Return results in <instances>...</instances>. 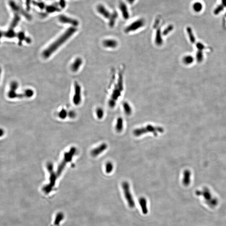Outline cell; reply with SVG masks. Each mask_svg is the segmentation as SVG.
<instances>
[{"instance_id":"obj_24","label":"cell","mask_w":226,"mask_h":226,"mask_svg":"<svg viewBox=\"0 0 226 226\" xmlns=\"http://www.w3.org/2000/svg\"><path fill=\"white\" fill-rule=\"evenodd\" d=\"M120 8L124 17L126 19L128 18V17H129V13H128V9H127L125 5L124 4H122L121 5Z\"/></svg>"},{"instance_id":"obj_36","label":"cell","mask_w":226,"mask_h":226,"mask_svg":"<svg viewBox=\"0 0 226 226\" xmlns=\"http://www.w3.org/2000/svg\"><path fill=\"white\" fill-rule=\"evenodd\" d=\"M31 0H26V9L29 11L30 9V4H31Z\"/></svg>"},{"instance_id":"obj_14","label":"cell","mask_w":226,"mask_h":226,"mask_svg":"<svg viewBox=\"0 0 226 226\" xmlns=\"http://www.w3.org/2000/svg\"><path fill=\"white\" fill-rule=\"evenodd\" d=\"M139 203L141 208L143 214H148V205H147V201L146 198L144 197H141L139 199Z\"/></svg>"},{"instance_id":"obj_42","label":"cell","mask_w":226,"mask_h":226,"mask_svg":"<svg viewBox=\"0 0 226 226\" xmlns=\"http://www.w3.org/2000/svg\"><path fill=\"white\" fill-rule=\"evenodd\" d=\"M3 32H1V31H0V39L3 36Z\"/></svg>"},{"instance_id":"obj_28","label":"cell","mask_w":226,"mask_h":226,"mask_svg":"<svg viewBox=\"0 0 226 226\" xmlns=\"http://www.w3.org/2000/svg\"><path fill=\"white\" fill-rule=\"evenodd\" d=\"M187 30L189 38H190V40H191V43H194L195 41V38H194V35H193L191 28L190 27H188Z\"/></svg>"},{"instance_id":"obj_9","label":"cell","mask_w":226,"mask_h":226,"mask_svg":"<svg viewBox=\"0 0 226 226\" xmlns=\"http://www.w3.org/2000/svg\"><path fill=\"white\" fill-rule=\"evenodd\" d=\"M144 21L143 19H139L133 22L132 24L126 27L125 31L126 33H129L131 31H134L138 30L144 26Z\"/></svg>"},{"instance_id":"obj_10","label":"cell","mask_w":226,"mask_h":226,"mask_svg":"<svg viewBox=\"0 0 226 226\" xmlns=\"http://www.w3.org/2000/svg\"><path fill=\"white\" fill-rule=\"evenodd\" d=\"M96 10L99 14L105 19H109L112 15V13L103 4H98L96 6Z\"/></svg>"},{"instance_id":"obj_29","label":"cell","mask_w":226,"mask_h":226,"mask_svg":"<svg viewBox=\"0 0 226 226\" xmlns=\"http://www.w3.org/2000/svg\"><path fill=\"white\" fill-rule=\"evenodd\" d=\"M96 112L97 116L99 119H101L103 118L104 115V111L101 108H98Z\"/></svg>"},{"instance_id":"obj_22","label":"cell","mask_w":226,"mask_h":226,"mask_svg":"<svg viewBox=\"0 0 226 226\" xmlns=\"http://www.w3.org/2000/svg\"><path fill=\"white\" fill-rule=\"evenodd\" d=\"M193 10L195 12H200L202 10L203 5L200 2H195L193 4Z\"/></svg>"},{"instance_id":"obj_20","label":"cell","mask_w":226,"mask_h":226,"mask_svg":"<svg viewBox=\"0 0 226 226\" xmlns=\"http://www.w3.org/2000/svg\"><path fill=\"white\" fill-rule=\"evenodd\" d=\"M124 111L127 115H130L132 113V109L130 104L127 102H125L123 104Z\"/></svg>"},{"instance_id":"obj_40","label":"cell","mask_w":226,"mask_h":226,"mask_svg":"<svg viewBox=\"0 0 226 226\" xmlns=\"http://www.w3.org/2000/svg\"><path fill=\"white\" fill-rule=\"evenodd\" d=\"M4 134V131L3 129L0 128V137L3 136Z\"/></svg>"},{"instance_id":"obj_26","label":"cell","mask_w":226,"mask_h":226,"mask_svg":"<svg viewBox=\"0 0 226 226\" xmlns=\"http://www.w3.org/2000/svg\"><path fill=\"white\" fill-rule=\"evenodd\" d=\"M193 61V57L190 55L186 56L183 59V62L186 65H189V64L192 63Z\"/></svg>"},{"instance_id":"obj_18","label":"cell","mask_w":226,"mask_h":226,"mask_svg":"<svg viewBox=\"0 0 226 226\" xmlns=\"http://www.w3.org/2000/svg\"><path fill=\"white\" fill-rule=\"evenodd\" d=\"M124 128L123 119L122 117L118 118L116 123V125L115 129L116 132H121L123 130Z\"/></svg>"},{"instance_id":"obj_11","label":"cell","mask_w":226,"mask_h":226,"mask_svg":"<svg viewBox=\"0 0 226 226\" xmlns=\"http://www.w3.org/2000/svg\"><path fill=\"white\" fill-rule=\"evenodd\" d=\"M75 93L73 98V102L75 104L78 105L81 103V88L79 84L75 82L74 85Z\"/></svg>"},{"instance_id":"obj_25","label":"cell","mask_w":226,"mask_h":226,"mask_svg":"<svg viewBox=\"0 0 226 226\" xmlns=\"http://www.w3.org/2000/svg\"><path fill=\"white\" fill-rule=\"evenodd\" d=\"M3 35L8 38H13L16 36V34L13 29H10L7 32L3 33Z\"/></svg>"},{"instance_id":"obj_33","label":"cell","mask_w":226,"mask_h":226,"mask_svg":"<svg viewBox=\"0 0 226 226\" xmlns=\"http://www.w3.org/2000/svg\"><path fill=\"white\" fill-rule=\"evenodd\" d=\"M18 37L19 40V43H22L25 39H26L25 37V34L24 32L22 31H21V32H19L18 34Z\"/></svg>"},{"instance_id":"obj_32","label":"cell","mask_w":226,"mask_h":226,"mask_svg":"<svg viewBox=\"0 0 226 226\" xmlns=\"http://www.w3.org/2000/svg\"><path fill=\"white\" fill-rule=\"evenodd\" d=\"M196 59H197L198 61L199 62H201L203 59V54L201 50L198 51L197 54H196Z\"/></svg>"},{"instance_id":"obj_17","label":"cell","mask_w":226,"mask_h":226,"mask_svg":"<svg viewBox=\"0 0 226 226\" xmlns=\"http://www.w3.org/2000/svg\"><path fill=\"white\" fill-rule=\"evenodd\" d=\"M82 64V60L80 58H77L71 66V70L73 72H76L79 69Z\"/></svg>"},{"instance_id":"obj_19","label":"cell","mask_w":226,"mask_h":226,"mask_svg":"<svg viewBox=\"0 0 226 226\" xmlns=\"http://www.w3.org/2000/svg\"><path fill=\"white\" fill-rule=\"evenodd\" d=\"M20 20L21 17L18 13H15L14 17L10 25V29H13L17 25Z\"/></svg>"},{"instance_id":"obj_15","label":"cell","mask_w":226,"mask_h":226,"mask_svg":"<svg viewBox=\"0 0 226 226\" xmlns=\"http://www.w3.org/2000/svg\"><path fill=\"white\" fill-rule=\"evenodd\" d=\"M103 45L107 48H114L118 46V43L114 40H106L103 42Z\"/></svg>"},{"instance_id":"obj_35","label":"cell","mask_w":226,"mask_h":226,"mask_svg":"<svg viewBox=\"0 0 226 226\" xmlns=\"http://www.w3.org/2000/svg\"><path fill=\"white\" fill-rule=\"evenodd\" d=\"M58 4L62 9H64L66 7V0H59Z\"/></svg>"},{"instance_id":"obj_34","label":"cell","mask_w":226,"mask_h":226,"mask_svg":"<svg viewBox=\"0 0 226 226\" xmlns=\"http://www.w3.org/2000/svg\"><path fill=\"white\" fill-rule=\"evenodd\" d=\"M25 95H26V97L29 98L33 96L34 92L33 90H30V89H28L25 91Z\"/></svg>"},{"instance_id":"obj_1","label":"cell","mask_w":226,"mask_h":226,"mask_svg":"<svg viewBox=\"0 0 226 226\" xmlns=\"http://www.w3.org/2000/svg\"><path fill=\"white\" fill-rule=\"evenodd\" d=\"M77 30V29L75 27H71L68 28L55 42L44 50L43 54V56L45 58L49 57L54 51L57 50L58 48H59L61 45H63L76 32Z\"/></svg>"},{"instance_id":"obj_5","label":"cell","mask_w":226,"mask_h":226,"mask_svg":"<svg viewBox=\"0 0 226 226\" xmlns=\"http://www.w3.org/2000/svg\"><path fill=\"white\" fill-rule=\"evenodd\" d=\"M195 194L198 196L202 195L205 200L206 203L212 207H216L218 203V200L215 198L212 197L211 192L207 188H204L202 191H196Z\"/></svg>"},{"instance_id":"obj_41","label":"cell","mask_w":226,"mask_h":226,"mask_svg":"<svg viewBox=\"0 0 226 226\" xmlns=\"http://www.w3.org/2000/svg\"><path fill=\"white\" fill-rule=\"evenodd\" d=\"M222 5L224 6L225 7H226V0H222Z\"/></svg>"},{"instance_id":"obj_21","label":"cell","mask_w":226,"mask_h":226,"mask_svg":"<svg viewBox=\"0 0 226 226\" xmlns=\"http://www.w3.org/2000/svg\"><path fill=\"white\" fill-rule=\"evenodd\" d=\"M64 217V214L61 212H60L57 214L56 216L55 220L54 222V226H58L59 225L60 222L63 219Z\"/></svg>"},{"instance_id":"obj_8","label":"cell","mask_w":226,"mask_h":226,"mask_svg":"<svg viewBox=\"0 0 226 226\" xmlns=\"http://www.w3.org/2000/svg\"><path fill=\"white\" fill-rule=\"evenodd\" d=\"M60 22L64 24H68L72 25V27H76L79 25L78 21L76 19L72 18L66 15L61 14L58 17Z\"/></svg>"},{"instance_id":"obj_39","label":"cell","mask_w":226,"mask_h":226,"mask_svg":"<svg viewBox=\"0 0 226 226\" xmlns=\"http://www.w3.org/2000/svg\"><path fill=\"white\" fill-rule=\"evenodd\" d=\"M172 30V27H168L167 29H166V30L164 31V33H165V34H168L169 33L170 31H171V30Z\"/></svg>"},{"instance_id":"obj_30","label":"cell","mask_w":226,"mask_h":226,"mask_svg":"<svg viewBox=\"0 0 226 226\" xmlns=\"http://www.w3.org/2000/svg\"><path fill=\"white\" fill-rule=\"evenodd\" d=\"M67 115H68V113L66 110L64 109H62L61 111H60L58 114L59 117L62 119H65L67 117Z\"/></svg>"},{"instance_id":"obj_43","label":"cell","mask_w":226,"mask_h":226,"mask_svg":"<svg viewBox=\"0 0 226 226\" xmlns=\"http://www.w3.org/2000/svg\"><path fill=\"white\" fill-rule=\"evenodd\" d=\"M1 68H0V77H1Z\"/></svg>"},{"instance_id":"obj_23","label":"cell","mask_w":226,"mask_h":226,"mask_svg":"<svg viewBox=\"0 0 226 226\" xmlns=\"http://www.w3.org/2000/svg\"><path fill=\"white\" fill-rule=\"evenodd\" d=\"M113 169V165L111 162H108L105 166V170L107 173H110L112 172Z\"/></svg>"},{"instance_id":"obj_3","label":"cell","mask_w":226,"mask_h":226,"mask_svg":"<svg viewBox=\"0 0 226 226\" xmlns=\"http://www.w3.org/2000/svg\"><path fill=\"white\" fill-rule=\"evenodd\" d=\"M47 169L50 175L49 183L43 188V191L46 194H49L52 191L54 187L55 186L56 181L58 177L56 173H55L54 171L53 164L51 163H48Z\"/></svg>"},{"instance_id":"obj_27","label":"cell","mask_w":226,"mask_h":226,"mask_svg":"<svg viewBox=\"0 0 226 226\" xmlns=\"http://www.w3.org/2000/svg\"><path fill=\"white\" fill-rule=\"evenodd\" d=\"M32 4L34 5H35V6H37L40 9L42 10L45 9L46 6V4L43 2H37L33 1L32 2Z\"/></svg>"},{"instance_id":"obj_37","label":"cell","mask_w":226,"mask_h":226,"mask_svg":"<svg viewBox=\"0 0 226 226\" xmlns=\"http://www.w3.org/2000/svg\"><path fill=\"white\" fill-rule=\"evenodd\" d=\"M197 47L199 49V50L201 51V50H202V49H203L204 48V46L202 44L199 43L197 44Z\"/></svg>"},{"instance_id":"obj_4","label":"cell","mask_w":226,"mask_h":226,"mask_svg":"<svg viewBox=\"0 0 226 226\" xmlns=\"http://www.w3.org/2000/svg\"><path fill=\"white\" fill-rule=\"evenodd\" d=\"M76 152V148L75 147H72V148H70L69 151L65 153L63 160L59 165L57 171L56 173L58 177L60 176L62 174V172L63 171L67 164L72 161V158Z\"/></svg>"},{"instance_id":"obj_31","label":"cell","mask_w":226,"mask_h":226,"mask_svg":"<svg viewBox=\"0 0 226 226\" xmlns=\"http://www.w3.org/2000/svg\"><path fill=\"white\" fill-rule=\"evenodd\" d=\"M224 6H223L222 4L219 5V6L215 8V10H214V14L215 15H218V14H219V13H220L222 11L224 10Z\"/></svg>"},{"instance_id":"obj_2","label":"cell","mask_w":226,"mask_h":226,"mask_svg":"<svg viewBox=\"0 0 226 226\" xmlns=\"http://www.w3.org/2000/svg\"><path fill=\"white\" fill-rule=\"evenodd\" d=\"M164 132V129L162 127L148 125L145 127L135 129L133 131V134L136 136H139L148 133H151L154 136H157L158 134L163 133Z\"/></svg>"},{"instance_id":"obj_12","label":"cell","mask_w":226,"mask_h":226,"mask_svg":"<svg viewBox=\"0 0 226 226\" xmlns=\"http://www.w3.org/2000/svg\"><path fill=\"white\" fill-rule=\"evenodd\" d=\"M108 148V145L107 144L103 143L101 144L98 147L95 148H94L93 150H91L90 152V154L92 157H97L98 155L103 153L105 150H107Z\"/></svg>"},{"instance_id":"obj_16","label":"cell","mask_w":226,"mask_h":226,"mask_svg":"<svg viewBox=\"0 0 226 226\" xmlns=\"http://www.w3.org/2000/svg\"><path fill=\"white\" fill-rule=\"evenodd\" d=\"M191 182V173L190 171L186 170L183 173V184L185 186H188Z\"/></svg>"},{"instance_id":"obj_13","label":"cell","mask_w":226,"mask_h":226,"mask_svg":"<svg viewBox=\"0 0 226 226\" xmlns=\"http://www.w3.org/2000/svg\"><path fill=\"white\" fill-rule=\"evenodd\" d=\"M45 12L48 14L59 12L62 10L59 4H52L46 5L45 8Z\"/></svg>"},{"instance_id":"obj_6","label":"cell","mask_w":226,"mask_h":226,"mask_svg":"<svg viewBox=\"0 0 226 226\" xmlns=\"http://www.w3.org/2000/svg\"><path fill=\"white\" fill-rule=\"evenodd\" d=\"M122 186L128 206L130 208H134L135 206V202L130 191V184L128 182L125 181L122 183Z\"/></svg>"},{"instance_id":"obj_38","label":"cell","mask_w":226,"mask_h":226,"mask_svg":"<svg viewBox=\"0 0 226 226\" xmlns=\"http://www.w3.org/2000/svg\"><path fill=\"white\" fill-rule=\"evenodd\" d=\"M68 115H69V117L71 118H73L75 116V113L74 111H70Z\"/></svg>"},{"instance_id":"obj_7","label":"cell","mask_w":226,"mask_h":226,"mask_svg":"<svg viewBox=\"0 0 226 226\" xmlns=\"http://www.w3.org/2000/svg\"><path fill=\"white\" fill-rule=\"evenodd\" d=\"M8 4H9L10 8H11L13 12L16 13H18V14L19 13H21V14H22L23 16H24L29 20L31 19V16L28 14L25 10H22V9L19 7V6L14 1H13V0H10Z\"/></svg>"}]
</instances>
